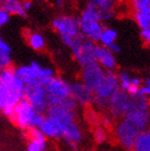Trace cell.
<instances>
[{
	"label": "cell",
	"instance_id": "d4e9b609",
	"mask_svg": "<svg viewBox=\"0 0 150 151\" xmlns=\"http://www.w3.org/2000/svg\"><path fill=\"white\" fill-rule=\"evenodd\" d=\"M133 16H134V20L136 22L137 26L141 29H144V28H147V27L150 26L149 19L143 12H134Z\"/></svg>",
	"mask_w": 150,
	"mask_h": 151
},
{
	"label": "cell",
	"instance_id": "7c38bea8",
	"mask_svg": "<svg viewBox=\"0 0 150 151\" xmlns=\"http://www.w3.org/2000/svg\"><path fill=\"white\" fill-rule=\"evenodd\" d=\"M105 74H106V70L101 67L98 62H93L86 67H83L81 72V81L89 88H91L94 92L103 81Z\"/></svg>",
	"mask_w": 150,
	"mask_h": 151
},
{
	"label": "cell",
	"instance_id": "44dd1931",
	"mask_svg": "<svg viewBox=\"0 0 150 151\" xmlns=\"http://www.w3.org/2000/svg\"><path fill=\"white\" fill-rule=\"evenodd\" d=\"M27 42L29 46L35 50H42L45 47V39L39 32L29 31L27 33Z\"/></svg>",
	"mask_w": 150,
	"mask_h": 151
},
{
	"label": "cell",
	"instance_id": "83f0119b",
	"mask_svg": "<svg viewBox=\"0 0 150 151\" xmlns=\"http://www.w3.org/2000/svg\"><path fill=\"white\" fill-rule=\"evenodd\" d=\"M112 122H114V118L110 116V114H107V115H103V116L101 117V123L105 129L112 128Z\"/></svg>",
	"mask_w": 150,
	"mask_h": 151
},
{
	"label": "cell",
	"instance_id": "2e32d148",
	"mask_svg": "<svg viewBox=\"0 0 150 151\" xmlns=\"http://www.w3.org/2000/svg\"><path fill=\"white\" fill-rule=\"evenodd\" d=\"M27 138V151H45L47 147V137L39 128H30L25 131Z\"/></svg>",
	"mask_w": 150,
	"mask_h": 151
},
{
	"label": "cell",
	"instance_id": "cb8c5ba5",
	"mask_svg": "<svg viewBox=\"0 0 150 151\" xmlns=\"http://www.w3.org/2000/svg\"><path fill=\"white\" fill-rule=\"evenodd\" d=\"M93 138H94L95 142H98V144H103L107 139L106 130L103 125H97L93 129Z\"/></svg>",
	"mask_w": 150,
	"mask_h": 151
},
{
	"label": "cell",
	"instance_id": "ac0fdd59",
	"mask_svg": "<svg viewBox=\"0 0 150 151\" xmlns=\"http://www.w3.org/2000/svg\"><path fill=\"white\" fill-rule=\"evenodd\" d=\"M1 10H4L10 15H18L22 17L26 16V10L22 0H0Z\"/></svg>",
	"mask_w": 150,
	"mask_h": 151
},
{
	"label": "cell",
	"instance_id": "ba28073f",
	"mask_svg": "<svg viewBox=\"0 0 150 151\" xmlns=\"http://www.w3.org/2000/svg\"><path fill=\"white\" fill-rule=\"evenodd\" d=\"M139 130L136 125H134L129 120L120 119L117 124L115 125V137L118 142L123 147L125 150H133L138 135L141 134Z\"/></svg>",
	"mask_w": 150,
	"mask_h": 151
},
{
	"label": "cell",
	"instance_id": "4316f807",
	"mask_svg": "<svg viewBox=\"0 0 150 151\" xmlns=\"http://www.w3.org/2000/svg\"><path fill=\"white\" fill-rule=\"evenodd\" d=\"M139 94L144 96H147L150 99V76L148 78H146V81H144V85L141 87L139 90Z\"/></svg>",
	"mask_w": 150,
	"mask_h": 151
},
{
	"label": "cell",
	"instance_id": "4dcf8cb0",
	"mask_svg": "<svg viewBox=\"0 0 150 151\" xmlns=\"http://www.w3.org/2000/svg\"><path fill=\"white\" fill-rule=\"evenodd\" d=\"M108 48H110V52H112L114 54H118V52H120V50H121V48H120V46H119L117 43H114L112 44L110 46H108Z\"/></svg>",
	"mask_w": 150,
	"mask_h": 151
},
{
	"label": "cell",
	"instance_id": "4fadbf2b",
	"mask_svg": "<svg viewBox=\"0 0 150 151\" xmlns=\"http://www.w3.org/2000/svg\"><path fill=\"white\" fill-rule=\"evenodd\" d=\"M47 138H62L64 133V124L55 117L45 114L43 121L39 127Z\"/></svg>",
	"mask_w": 150,
	"mask_h": 151
},
{
	"label": "cell",
	"instance_id": "f1b7e54d",
	"mask_svg": "<svg viewBox=\"0 0 150 151\" xmlns=\"http://www.w3.org/2000/svg\"><path fill=\"white\" fill-rule=\"evenodd\" d=\"M141 38L150 47V26L144 29H141Z\"/></svg>",
	"mask_w": 150,
	"mask_h": 151
},
{
	"label": "cell",
	"instance_id": "8fae6325",
	"mask_svg": "<svg viewBox=\"0 0 150 151\" xmlns=\"http://www.w3.org/2000/svg\"><path fill=\"white\" fill-rule=\"evenodd\" d=\"M45 87L48 94V102L72 98V84L59 76H54Z\"/></svg>",
	"mask_w": 150,
	"mask_h": 151
},
{
	"label": "cell",
	"instance_id": "8992f818",
	"mask_svg": "<svg viewBox=\"0 0 150 151\" xmlns=\"http://www.w3.org/2000/svg\"><path fill=\"white\" fill-rule=\"evenodd\" d=\"M97 46L98 44L95 42L81 33L76 38L73 46L71 47L73 58L81 68L86 67L90 63H93V62H97L95 60Z\"/></svg>",
	"mask_w": 150,
	"mask_h": 151
},
{
	"label": "cell",
	"instance_id": "52a82bcc",
	"mask_svg": "<svg viewBox=\"0 0 150 151\" xmlns=\"http://www.w3.org/2000/svg\"><path fill=\"white\" fill-rule=\"evenodd\" d=\"M78 20L81 33L95 43L99 42L105 27L103 26V22H101L99 18L98 14L93 10L86 6L84 11L81 12V16L78 17Z\"/></svg>",
	"mask_w": 150,
	"mask_h": 151
},
{
	"label": "cell",
	"instance_id": "ffe728a7",
	"mask_svg": "<svg viewBox=\"0 0 150 151\" xmlns=\"http://www.w3.org/2000/svg\"><path fill=\"white\" fill-rule=\"evenodd\" d=\"M132 151H150V129L141 132Z\"/></svg>",
	"mask_w": 150,
	"mask_h": 151
},
{
	"label": "cell",
	"instance_id": "484cf974",
	"mask_svg": "<svg viewBox=\"0 0 150 151\" xmlns=\"http://www.w3.org/2000/svg\"><path fill=\"white\" fill-rule=\"evenodd\" d=\"M11 54L12 52H0V67H1V69L11 68V65H12Z\"/></svg>",
	"mask_w": 150,
	"mask_h": 151
},
{
	"label": "cell",
	"instance_id": "277c9868",
	"mask_svg": "<svg viewBox=\"0 0 150 151\" xmlns=\"http://www.w3.org/2000/svg\"><path fill=\"white\" fill-rule=\"evenodd\" d=\"M52 25L64 45L70 48L73 46L76 38L81 33L79 28V20L73 16L60 15L53 20Z\"/></svg>",
	"mask_w": 150,
	"mask_h": 151
},
{
	"label": "cell",
	"instance_id": "6da1fadb",
	"mask_svg": "<svg viewBox=\"0 0 150 151\" xmlns=\"http://www.w3.org/2000/svg\"><path fill=\"white\" fill-rule=\"evenodd\" d=\"M26 84L16 74L15 69H1L0 72V108L6 117L11 118L14 107L24 99Z\"/></svg>",
	"mask_w": 150,
	"mask_h": 151
},
{
	"label": "cell",
	"instance_id": "9a60e30c",
	"mask_svg": "<svg viewBox=\"0 0 150 151\" xmlns=\"http://www.w3.org/2000/svg\"><path fill=\"white\" fill-rule=\"evenodd\" d=\"M87 8L93 10L101 22H108L115 16V6L108 0H88Z\"/></svg>",
	"mask_w": 150,
	"mask_h": 151
},
{
	"label": "cell",
	"instance_id": "9c48e42d",
	"mask_svg": "<svg viewBox=\"0 0 150 151\" xmlns=\"http://www.w3.org/2000/svg\"><path fill=\"white\" fill-rule=\"evenodd\" d=\"M24 99H26L39 113L46 114L48 109V94L44 85L40 83L26 85Z\"/></svg>",
	"mask_w": 150,
	"mask_h": 151
},
{
	"label": "cell",
	"instance_id": "e0dca14e",
	"mask_svg": "<svg viewBox=\"0 0 150 151\" xmlns=\"http://www.w3.org/2000/svg\"><path fill=\"white\" fill-rule=\"evenodd\" d=\"M95 60L106 71H114L117 67L115 54L103 45H98L95 50Z\"/></svg>",
	"mask_w": 150,
	"mask_h": 151
},
{
	"label": "cell",
	"instance_id": "7402d4cb",
	"mask_svg": "<svg viewBox=\"0 0 150 151\" xmlns=\"http://www.w3.org/2000/svg\"><path fill=\"white\" fill-rule=\"evenodd\" d=\"M116 40H117V31L112 28H110V27H105L101 37H100L99 43H100V45L108 47L112 44L116 43Z\"/></svg>",
	"mask_w": 150,
	"mask_h": 151
},
{
	"label": "cell",
	"instance_id": "603a6c76",
	"mask_svg": "<svg viewBox=\"0 0 150 151\" xmlns=\"http://www.w3.org/2000/svg\"><path fill=\"white\" fill-rule=\"evenodd\" d=\"M134 12H143L150 23V0H130Z\"/></svg>",
	"mask_w": 150,
	"mask_h": 151
},
{
	"label": "cell",
	"instance_id": "836d02e7",
	"mask_svg": "<svg viewBox=\"0 0 150 151\" xmlns=\"http://www.w3.org/2000/svg\"><path fill=\"white\" fill-rule=\"evenodd\" d=\"M108 1H110L112 3L115 4V3H117V2H121V1H123V0H108Z\"/></svg>",
	"mask_w": 150,
	"mask_h": 151
},
{
	"label": "cell",
	"instance_id": "5b68a950",
	"mask_svg": "<svg viewBox=\"0 0 150 151\" xmlns=\"http://www.w3.org/2000/svg\"><path fill=\"white\" fill-rule=\"evenodd\" d=\"M119 89L120 88L118 74H116L114 71H106L103 81L94 91V99L92 104L98 109H107L110 99Z\"/></svg>",
	"mask_w": 150,
	"mask_h": 151
},
{
	"label": "cell",
	"instance_id": "5bb4252c",
	"mask_svg": "<svg viewBox=\"0 0 150 151\" xmlns=\"http://www.w3.org/2000/svg\"><path fill=\"white\" fill-rule=\"evenodd\" d=\"M72 98L79 106H89L93 103L94 92L83 81L72 83Z\"/></svg>",
	"mask_w": 150,
	"mask_h": 151
},
{
	"label": "cell",
	"instance_id": "1f68e13d",
	"mask_svg": "<svg viewBox=\"0 0 150 151\" xmlns=\"http://www.w3.org/2000/svg\"><path fill=\"white\" fill-rule=\"evenodd\" d=\"M23 4H24V8H25V10H29L30 8L32 6V2L30 1V0H25V1H23Z\"/></svg>",
	"mask_w": 150,
	"mask_h": 151
},
{
	"label": "cell",
	"instance_id": "d6986e66",
	"mask_svg": "<svg viewBox=\"0 0 150 151\" xmlns=\"http://www.w3.org/2000/svg\"><path fill=\"white\" fill-rule=\"evenodd\" d=\"M119 79V88L121 90L125 91L130 96H137L139 94L141 88H136L132 83V76L127 72H120L118 74Z\"/></svg>",
	"mask_w": 150,
	"mask_h": 151
},
{
	"label": "cell",
	"instance_id": "3957f363",
	"mask_svg": "<svg viewBox=\"0 0 150 151\" xmlns=\"http://www.w3.org/2000/svg\"><path fill=\"white\" fill-rule=\"evenodd\" d=\"M15 72L25 81L26 85L40 83L45 86L55 76V72L52 68L42 67L40 63H38L35 61H32L26 65L15 68Z\"/></svg>",
	"mask_w": 150,
	"mask_h": 151
},
{
	"label": "cell",
	"instance_id": "30bf717a",
	"mask_svg": "<svg viewBox=\"0 0 150 151\" xmlns=\"http://www.w3.org/2000/svg\"><path fill=\"white\" fill-rule=\"evenodd\" d=\"M133 96L125 91L119 89L112 96L108 101L107 111L114 119H122L132 108Z\"/></svg>",
	"mask_w": 150,
	"mask_h": 151
},
{
	"label": "cell",
	"instance_id": "7a4b0ae2",
	"mask_svg": "<svg viewBox=\"0 0 150 151\" xmlns=\"http://www.w3.org/2000/svg\"><path fill=\"white\" fill-rule=\"evenodd\" d=\"M44 115L45 114L39 113L26 99H23L14 107L10 120L20 130L27 131L30 128H39L43 121Z\"/></svg>",
	"mask_w": 150,
	"mask_h": 151
},
{
	"label": "cell",
	"instance_id": "f546056e",
	"mask_svg": "<svg viewBox=\"0 0 150 151\" xmlns=\"http://www.w3.org/2000/svg\"><path fill=\"white\" fill-rule=\"evenodd\" d=\"M10 19V14L4 10H0V25H6Z\"/></svg>",
	"mask_w": 150,
	"mask_h": 151
},
{
	"label": "cell",
	"instance_id": "d6a6232c",
	"mask_svg": "<svg viewBox=\"0 0 150 151\" xmlns=\"http://www.w3.org/2000/svg\"><path fill=\"white\" fill-rule=\"evenodd\" d=\"M64 1H66V0H53V3H54L57 8H61V6L64 4Z\"/></svg>",
	"mask_w": 150,
	"mask_h": 151
}]
</instances>
